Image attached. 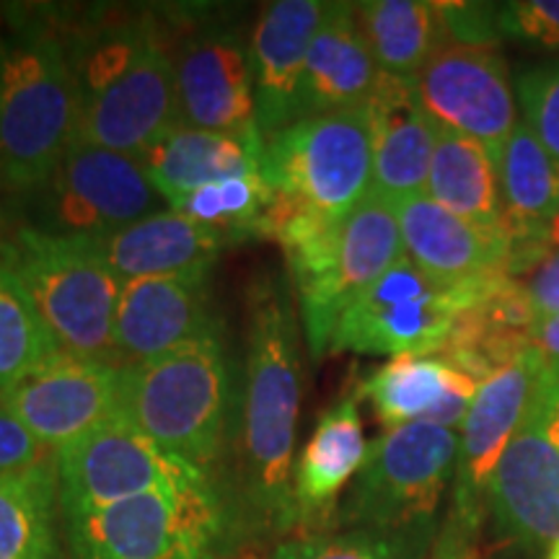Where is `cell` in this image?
<instances>
[{"mask_svg":"<svg viewBox=\"0 0 559 559\" xmlns=\"http://www.w3.org/2000/svg\"><path fill=\"white\" fill-rule=\"evenodd\" d=\"M324 11L321 0H277L251 29L249 58L262 140L304 120L306 60Z\"/></svg>","mask_w":559,"mask_h":559,"instance_id":"d6986e66","label":"cell"},{"mask_svg":"<svg viewBox=\"0 0 559 559\" xmlns=\"http://www.w3.org/2000/svg\"><path fill=\"white\" fill-rule=\"evenodd\" d=\"M523 122L559 160V60L526 70L515 81Z\"/></svg>","mask_w":559,"mask_h":559,"instance_id":"e575fe53","label":"cell"},{"mask_svg":"<svg viewBox=\"0 0 559 559\" xmlns=\"http://www.w3.org/2000/svg\"><path fill=\"white\" fill-rule=\"evenodd\" d=\"M0 62H3V34H0Z\"/></svg>","mask_w":559,"mask_h":559,"instance_id":"7bdbcfd3","label":"cell"},{"mask_svg":"<svg viewBox=\"0 0 559 559\" xmlns=\"http://www.w3.org/2000/svg\"><path fill=\"white\" fill-rule=\"evenodd\" d=\"M62 523L88 519L156 487L213 479L117 415L55 453Z\"/></svg>","mask_w":559,"mask_h":559,"instance_id":"4fadbf2b","label":"cell"},{"mask_svg":"<svg viewBox=\"0 0 559 559\" xmlns=\"http://www.w3.org/2000/svg\"><path fill=\"white\" fill-rule=\"evenodd\" d=\"M58 464L0 477V559H66L60 528Z\"/></svg>","mask_w":559,"mask_h":559,"instance_id":"4dcf8cb0","label":"cell"},{"mask_svg":"<svg viewBox=\"0 0 559 559\" xmlns=\"http://www.w3.org/2000/svg\"><path fill=\"white\" fill-rule=\"evenodd\" d=\"M495 164L513 241L510 277H521L549 249V230L559 213V160L521 122L495 156Z\"/></svg>","mask_w":559,"mask_h":559,"instance_id":"cb8c5ba5","label":"cell"},{"mask_svg":"<svg viewBox=\"0 0 559 559\" xmlns=\"http://www.w3.org/2000/svg\"><path fill=\"white\" fill-rule=\"evenodd\" d=\"M366 115L373 145L370 192L391 205L425 194L440 128L419 104L415 81L381 73L379 86L366 104Z\"/></svg>","mask_w":559,"mask_h":559,"instance_id":"44dd1931","label":"cell"},{"mask_svg":"<svg viewBox=\"0 0 559 559\" xmlns=\"http://www.w3.org/2000/svg\"><path fill=\"white\" fill-rule=\"evenodd\" d=\"M26 200L29 226L88 241L169 207L138 158L88 143H75L52 177Z\"/></svg>","mask_w":559,"mask_h":559,"instance_id":"7c38bea8","label":"cell"},{"mask_svg":"<svg viewBox=\"0 0 559 559\" xmlns=\"http://www.w3.org/2000/svg\"><path fill=\"white\" fill-rule=\"evenodd\" d=\"M526 293L536 321L559 313V247H549L531 267L515 277Z\"/></svg>","mask_w":559,"mask_h":559,"instance_id":"74e56055","label":"cell"},{"mask_svg":"<svg viewBox=\"0 0 559 559\" xmlns=\"http://www.w3.org/2000/svg\"><path fill=\"white\" fill-rule=\"evenodd\" d=\"M236 531L213 479L156 487L66 523L68 559H221Z\"/></svg>","mask_w":559,"mask_h":559,"instance_id":"ba28073f","label":"cell"},{"mask_svg":"<svg viewBox=\"0 0 559 559\" xmlns=\"http://www.w3.org/2000/svg\"><path fill=\"white\" fill-rule=\"evenodd\" d=\"M479 383L440 355L394 358L360 381L358 394L368 400L381 425L428 423L459 430Z\"/></svg>","mask_w":559,"mask_h":559,"instance_id":"603a6c76","label":"cell"},{"mask_svg":"<svg viewBox=\"0 0 559 559\" xmlns=\"http://www.w3.org/2000/svg\"><path fill=\"white\" fill-rule=\"evenodd\" d=\"M52 459V449L39 443L16 417L0 409V477L3 474L32 469V466H39Z\"/></svg>","mask_w":559,"mask_h":559,"instance_id":"8d00e7d4","label":"cell"},{"mask_svg":"<svg viewBox=\"0 0 559 559\" xmlns=\"http://www.w3.org/2000/svg\"><path fill=\"white\" fill-rule=\"evenodd\" d=\"M62 39L79 96V143L140 158L181 124L171 47L153 16Z\"/></svg>","mask_w":559,"mask_h":559,"instance_id":"3957f363","label":"cell"},{"mask_svg":"<svg viewBox=\"0 0 559 559\" xmlns=\"http://www.w3.org/2000/svg\"><path fill=\"white\" fill-rule=\"evenodd\" d=\"M425 194L472 226L510 239L498 164L477 140L440 128Z\"/></svg>","mask_w":559,"mask_h":559,"instance_id":"f1b7e54d","label":"cell"},{"mask_svg":"<svg viewBox=\"0 0 559 559\" xmlns=\"http://www.w3.org/2000/svg\"><path fill=\"white\" fill-rule=\"evenodd\" d=\"M379 81L381 70L360 32L355 3H326L306 60L304 117L362 109Z\"/></svg>","mask_w":559,"mask_h":559,"instance_id":"484cf974","label":"cell"},{"mask_svg":"<svg viewBox=\"0 0 559 559\" xmlns=\"http://www.w3.org/2000/svg\"><path fill=\"white\" fill-rule=\"evenodd\" d=\"M368 456L358 396H342L319 417L293 466L298 528L306 534L337 526L340 495L358 477Z\"/></svg>","mask_w":559,"mask_h":559,"instance_id":"7402d4cb","label":"cell"},{"mask_svg":"<svg viewBox=\"0 0 559 559\" xmlns=\"http://www.w3.org/2000/svg\"><path fill=\"white\" fill-rule=\"evenodd\" d=\"M272 202V190L260 171L228 177L223 181L200 187L190 198L181 200L177 213L187 215L202 226L218 228L223 234L234 236L236 241L249 236H262V223Z\"/></svg>","mask_w":559,"mask_h":559,"instance_id":"d6a6232c","label":"cell"},{"mask_svg":"<svg viewBox=\"0 0 559 559\" xmlns=\"http://www.w3.org/2000/svg\"><path fill=\"white\" fill-rule=\"evenodd\" d=\"M502 37L559 50V0H515L500 5Z\"/></svg>","mask_w":559,"mask_h":559,"instance_id":"d590c367","label":"cell"},{"mask_svg":"<svg viewBox=\"0 0 559 559\" xmlns=\"http://www.w3.org/2000/svg\"><path fill=\"white\" fill-rule=\"evenodd\" d=\"M404 257L443 285H487L510 275L513 243L487 234L432 202L428 194L396 205Z\"/></svg>","mask_w":559,"mask_h":559,"instance_id":"ffe728a7","label":"cell"},{"mask_svg":"<svg viewBox=\"0 0 559 559\" xmlns=\"http://www.w3.org/2000/svg\"><path fill=\"white\" fill-rule=\"evenodd\" d=\"M239 430L226 502L236 531L280 536L298 528L293 498L300 412V326L290 293L275 275L249 288Z\"/></svg>","mask_w":559,"mask_h":559,"instance_id":"6da1fadb","label":"cell"},{"mask_svg":"<svg viewBox=\"0 0 559 559\" xmlns=\"http://www.w3.org/2000/svg\"><path fill=\"white\" fill-rule=\"evenodd\" d=\"M531 349H536L549 368L559 370V313L536 321L534 332H531Z\"/></svg>","mask_w":559,"mask_h":559,"instance_id":"f35d334b","label":"cell"},{"mask_svg":"<svg viewBox=\"0 0 559 559\" xmlns=\"http://www.w3.org/2000/svg\"><path fill=\"white\" fill-rule=\"evenodd\" d=\"M94 243L117 280L128 283L140 277L213 270L221 251L236 243V239L166 207Z\"/></svg>","mask_w":559,"mask_h":559,"instance_id":"d4e9b609","label":"cell"},{"mask_svg":"<svg viewBox=\"0 0 559 559\" xmlns=\"http://www.w3.org/2000/svg\"><path fill=\"white\" fill-rule=\"evenodd\" d=\"M549 432L559 443V386L555 391V402H551V409H549Z\"/></svg>","mask_w":559,"mask_h":559,"instance_id":"ab89813d","label":"cell"},{"mask_svg":"<svg viewBox=\"0 0 559 559\" xmlns=\"http://www.w3.org/2000/svg\"><path fill=\"white\" fill-rule=\"evenodd\" d=\"M223 334L210 298V270L128 280L115 311L117 366L132 368Z\"/></svg>","mask_w":559,"mask_h":559,"instance_id":"ac0fdd59","label":"cell"},{"mask_svg":"<svg viewBox=\"0 0 559 559\" xmlns=\"http://www.w3.org/2000/svg\"><path fill=\"white\" fill-rule=\"evenodd\" d=\"M559 370H544L526 415L502 453L487 495V519L510 542L539 547L559 539V443L549 409Z\"/></svg>","mask_w":559,"mask_h":559,"instance_id":"5bb4252c","label":"cell"},{"mask_svg":"<svg viewBox=\"0 0 559 559\" xmlns=\"http://www.w3.org/2000/svg\"><path fill=\"white\" fill-rule=\"evenodd\" d=\"M549 247H559V213L555 223H551V230H549Z\"/></svg>","mask_w":559,"mask_h":559,"instance_id":"60d3db41","label":"cell"},{"mask_svg":"<svg viewBox=\"0 0 559 559\" xmlns=\"http://www.w3.org/2000/svg\"><path fill=\"white\" fill-rule=\"evenodd\" d=\"M547 362L528 349L510 366L479 383L469 412L459 428L451 506L440 528L432 559H477L487 521V495L502 453L534 400Z\"/></svg>","mask_w":559,"mask_h":559,"instance_id":"9c48e42d","label":"cell"},{"mask_svg":"<svg viewBox=\"0 0 559 559\" xmlns=\"http://www.w3.org/2000/svg\"><path fill=\"white\" fill-rule=\"evenodd\" d=\"M181 124L264 148L257 128L249 41L230 26H198L171 50Z\"/></svg>","mask_w":559,"mask_h":559,"instance_id":"9a60e30c","label":"cell"},{"mask_svg":"<svg viewBox=\"0 0 559 559\" xmlns=\"http://www.w3.org/2000/svg\"><path fill=\"white\" fill-rule=\"evenodd\" d=\"M62 353L29 293L0 262V394Z\"/></svg>","mask_w":559,"mask_h":559,"instance_id":"1f68e13d","label":"cell"},{"mask_svg":"<svg viewBox=\"0 0 559 559\" xmlns=\"http://www.w3.org/2000/svg\"><path fill=\"white\" fill-rule=\"evenodd\" d=\"M260 174L272 194L342 221L373 190L366 107L311 115L264 140Z\"/></svg>","mask_w":559,"mask_h":559,"instance_id":"30bf717a","label":"cell"},{"mask_svg":"<svg viewBox=\"0 0 559 559\" xmlns=\"http://www.w3.org/2000/svg\"><path fill=\"white\" fill-rule=\"evenodd\" d=\"M230 415L234 373L223 334L122 368V417L207 477L228 449Z\"/></svg>","mask_w":559,"mask_h":559,"instance_id":"8992f818","label":"cell"},{"mask_svg":"<svg viewBox=\"0 0 559 559\" xmlns=\"http://www.w3.org/2000/svg\"><path fill=\"white\" fill-rule=\"evenodd\" d=\"M459 430L415 423L381 432L337 510L342 531H360L412 559H432L438 510L451 489Z\"/></svg>","mask_w":559,"mask_h":559,"instance_id":"5b68a950","label":"cell"},{"mask_svg":"<svg viewBox=\"0 0 559 559\" xmlns=\"http://www.w3.org/2000/svg\"><path fill=\"white\" fill-rule=\"evenodd\" d=\"M536 317L515 277H500L461 313L440 358L481 383L531 349Z\"/></svg>","mask_w":559,"mask_h":559,"instance_id":"4316f807","label":"cell"},{"mask_svg":"<svg viewBox=\"0 0 559 559\" xmlns=\"http://www.w3.org/2000/svg\"><path fill=\"white\" fill-rule=\"evenodd\" d=\"M138 160L143 164L153 190L164 198L166 205L177 207L200 187L260 171L262 148L221 132L177 124Z\"/></svg>","mask_w":559,"mask_h":559,"instance_id":"83f0119b","label":"cell"},{"mask_svg":"<svg viewBox=\"0 0 559 559\" xmlns=\"http://www.w3.org/2000/svg\"><path fill=\"white\" fill-rule=\"evenodd\" d=\"M547 559H559V539L555 544H549V551H547Z\"/></svg>","mask_w":559,"mask_h":559,"instance_id":"b9f144b4","label":"cell"},{"mask_svg":"<svg viewBox=\"0 0 559 559\" xmlns=\"http://www.w3.org/2000/svg\"><path fill=\"white\" fill-rule=\"evenodd\" d=\"M267 559H412L360 531H319L283 539Z\"/></svg>","mask_w":559,"mask_h":559,"instance_id":"836d02e7","label":"cell"},{"mask_svg":"<svg viewBox=\"0 0 559 559\" xmlns=\"http://www.w3.org/2000/svg\"><path fill=\"white\" fill-rule=\"evenodd\" d=\"M360 32L383 75L415 81L449 45L440 5L428 0H368L355 3Z\"/></svg>","mask_w":559,"mask_h":559,"instance_id":"f546056e","label":"cell"},{"mask_svg":"<svg viewBox=\"0 0 559 559\" xmlns=\"http://www.w3.org/2000/svg\"><path fill=\"white\" fill-rule=\"evenodd\" d=\"M415 94L438 128L477 140L492 158L523 122L506 60L489 47L445 45L415 79Z\"/></svg>","mask_w":559,"mask_h":559,"instance_id":"2e32d148","label":"cell"},{"mask_svg":"<svg viewBox=\"0 0 559 559\" xmlns=\"http://www.w3.org/2000/svg\"><path fill=\"white\" fill-rule=\"evenodd\" d=\"M487 285L436 283L404 257L347 306L326 353L386 355L391 360L438 355L461 313Z\"/></svg>","mask_w":559,"mask_h":559,"instance_id":"8fae6325","label":"cell"},{"mask_svg":"<svg viewBox=\"0 0 559 559\" xmlns=\"http://www.w3.org/2000/svg\"><path fill=\"white\" fill-rule=\"evenodd\" d=\"M0 262L29 293L62 353L117 366L115 311L122 283L94 241L19 223L0 236Z\"/></svg>","mask_w":559,"mask_h":559,"instance_id":"52a82bcc","label":"cell"},{"mask_svg":"<svg viewBox=\"0 0 559 559\" xmlns=\"http://www.w3.org/2000/svg\"><path fill=\"white\" fill-rule=\"evenodd\" d=\"M262 236L280 241L285 251L313 358L326 355L347 306L404 260L396 205L373 192L342 221L272 194Z\"/></svg>","mask_w":559,"mask_h":559,"instance_id":"7a4b0ae2","label":"cell"},{"mask_svg":"<svg viewBox=\"0 0 559 559\" xmlns=\"http://www.w3.org/2000/svg\"><path fill=\"white\" fill-rule=\"evenodd\" d=\"M79 143V96L62 32L21 21L0 62V194L29 198Z\"/></svg>","mask_w":559,"mask_h":559,"instance_id":"277c9868","label":"cell"},{"mask_svg":"<svg viewBox=\"0 0 559 559\" xmlns=\"http://www.w3.org/2000/svg\"><path fill=\"white\" fill-rule=\"evenodd\" d=\"M0 409L58 453L62 445L122 415V368L60 353L0 394Z\"/></svg>","mask_w":559,"mask_h":559,"instance_id":"e0dca14e","label":"cell"}]
</instances>
